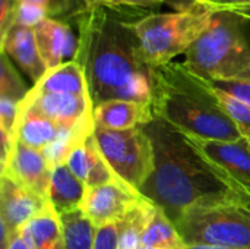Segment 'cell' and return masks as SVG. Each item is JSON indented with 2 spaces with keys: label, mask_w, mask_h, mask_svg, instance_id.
Wrapping results in <instances>:
<instances>
[{
  "label": "cell",
  "mask_w": 250,
  "mask_h": 249,
  "mask_svg": "<svg viewBox=\"0 0 250 249\" xmlns=\"http://www.w3.org/2000/svg\"><path fill=\"white\" fill-rule=\"evenodd\" d=\"M152 12L138 7L97 6L81 13L78 51L92 106L110 100L152 104L154 73L142 53L135 19Z\"/></svg>",
  "instance_id": "obj_1"
},
{
  "label": "cell",
  "mask_w": 250,
  "mask_h": 249,
  "mask_svg": "<svg viewBox=\"0 0 250 249\" xmlns=\"http://www.w3.org/2000/svg\"><path fill=\"white\" fill-rule=\"evenodd\" d=\"M154 148V169L139 192L174 223L198 205L248 204L249 197L199 147L198 139L161 117L144 126Z\"/></svg>",
  "instance_id": "obj_2"
},
{
  "label": "cell",
  "mask_w": 250,
  "mask_h": 249,
  "mask_svg": "<svg viewBox=\"0 0 250 249\" xmlns=\"http://www.w3.org/2000/svg\"><path fill=\"white\" fill-rule=\"evenodd\" d=\"M152 112L179 131L202 141H239V126L223 107L211 81L183 62L155 69Z\"/></svg>",
  "instance_id": "obj_3"
},
{
  "label": "cell",
  "mask_w": 250,
  "mask_h": 249,
  "mask_svg": "<svg viewBox=\"0 0 250 249\" xmlns=\"http://www.w3.org/2000/svg\"><path fill=\"white\" fill-rule=\"evenodd\" d=\"M246 23L234 12H212L208 28L188 48L183 63L211 82H250Z\"/></svg>",
  "instance_id": "obj_4"
},
{
  "label": "cell",
  "mask_w": 250,
  "mask_h": 249,
  "mask_svg": "<svg viewBox=\"0 0 250 249\" xmlns=\"http://www.w3.org/2000/svg\"><path fill=\"white\" fill-rule=\"evenodd\" d=\"M212 10L193 1L170 13L146 12L133 22L146 63L157 69L185 54L208 28Z\"/></svg>",
  "instance_id": "obj_5"
},
{
  "label": "cell",
  "mask_w": 250,
  "mask_h": 249,
  "mask_svg": "<svg viewBox=\"0 0 250 249\" xmlns=\"http://www.w3.org/2000/svg\"><path fill=\"white\" fill-rule=\"evenodd\" d=\"M174 226L186 245L250 249V210L246 204L192 207L174 222Z\"/></svg>",
  "instance_id": "obj_6"
},
{
  "label": "cell",
  "mask_w": 250,
  "mask_h": 249,
  "mask_svg": "<svg viewBox=\"0 0 250 249\" xmlns=\"http://www.w3.org/2000/svg\"><path fill=\"white\" fill-rule=\"evenodd\" d=\"M94 136L116 176L139 191L154 169V148L144 126L126 131L95 128Z\"/></svg>",
  "instance_id": "obj_7"
},
{
  "label": "cell",
  "mask_w": 250,
  "mask_h": 249,
  "mask_svg": "<svg viewBox=\"0 0 250 249\" xmlns=\"http://www.w3.org/2000/svg\"><path fill=\"white\" fill-rule=\"evenodd\" d=\"M145 201V197L120 178L114 182L88 188L81 204V211L95 226L123 220L130 211Z\"/></svg>",
  "instance_id": "obj_8"
},
{
  "label": "cell",
  "mask_w": 250,
  "mask_h": 249,
  "mask_svg": "<svg viewBox=\"0 0 250 249\" xmlns=\"http://www.w3.org/2000/svg\"><path fill=\"white\" fill-rule=\"evenodd\" d=\"M44 114L50 120L67 128L94 129V106L89 97L72 94H40L29 91L21 103Z\"/></svg>",
  "instance_id": "obj_9"
},
{
  "label": "cell",
  "mask_w": 250,
  "mask_h": 249,
  "mask_svg": "<svg viewBox=\"0 0 250 249\" xmlns=\"http://www.w3.org/2000/svg\"><path fill=\"white\" fill-rule=\"evenodd\" d=\"M48 204L47 200L10 176H0V226H3L10 236L21 233L34 217L48 207Z\"/></svg>",
  "instance_id": "obj_10"
},
{
  "label": "cell",
  "mask_w": 250,
  "mask_h": 249,
  "mask_svg": "<svg viewBox=\"0 0 250 249\" xmlns=\"http://www.w3.org/2000/svg\"><path fill=\"white\" fill-rule=\"evenodd\" d=\"M94 129L62 126L50 120L44 114L38 113L37 110L21 104L19 117L15 128V139L21 141L22 144L31 148L44 151L60 141L82 139L91 135Z\"/></svg>",
  "instance_id": "obj_11"
},
{
  "label": "cell",
  "mask_w": 250,
  "mask_h": 249,
  "mask_svg": "<svg viewBox=\"0 0 250 249\" xmlns=\"http://www.w3.org/2000/svg\"><path fill=\"white\" fill-rule=\"evenodd\" d=\"M53 166L44 151L31 148L15 139L10 157L1 175H7L21 185L48 201Z\"/></svg>",
  "instance_id": "obj_12"
},
{
  "label": "cell",
  "mask_w": 250,
  "mask_h": 249,
  "mask_svg": "<svg viewBox=\"0 0 250 249\" xmlns=\"http://www.w3.org/2000/svg\"><path fill=\"white\" fill-rule=\"evenodd\" d=\"M34 34L38 51L48 70L75 60L78 35L73 34L69 23L48 18L34 28Z\"/></svg>",
  "instance_id": "obj_13"
},
{
  "label": "cell",
  "mask_w": 250,
  "mask_h": 249,
  "mask_svg": "<svg viewBox=\"0 0 250 249\" xmlns=\"http://www.w3.org/2000/svg\"><path fill=\"white\" fill-rule=\"evenodd\" d=\"M202 151L217 163L250 200V144L239 141H202L198 139Z\"/></svg>",
  "instance_id": "obj_14"
},
{
  "label": "cell",
  "mask_w": 250,
  "mask_h": 249,
  "mask_svg": "<svg viewBox=\"0 0 250 249\" xmlns=\"http://www.w3.org/2000/svg\"><path fill=\"white\" fill-rule=\"evenodd\" d=\"M66 164L76 175V178L86 185V188L103 186L117 179L116 173L104 158L95 141L94 132L72 150Z\"/></svg>",
  "instance_id": "obj_15"
},
{
  "label": "cell",
  "mask_w": 250,
  "mask_h": 249,
  "mask_svg": "<svg viewBox=\"0 0 250 249\" xmlns=\"http://www.w3.org/2000/svg\"><path fill=\"white\" fill-rule=\"evenodd\" d=\"M0 50L1 53H6L22 72H25L32 81V85L40 82L48 70L38 51L32 28L13 25L7 35L0 40Z\"/></svg>",
  "instance_id": "obj_16"
},
{
  "label": "cell",
  "mask_w": 250,
  "mask_h": 249,
  "mask_svg": "<svg viewBox=\"0 0 250 249\" xmlns=\"http://www.w3.org/2000/svg\"><path fill=\"white\" fill-rule=\"evenodd\" d=\"M151 104L126 100H110L94 107L95 128L110 131H126L145 126L154 120Z\"/></svg>",
  "instance_id": "obj_17"
},
{
  "label": "cell",
  "mask_w": 250,
  "mask_h": 249,
  "mask_svg": "<svg viewBox=\"0 0 250 249\" xmlns=\"http://www.w3.org/2000/svg\"><path fill=\"white\" fill-rule=\"evenodd\" d=\"M86 189V185L76 178L67 164H59L51 172L48 203L59 216L79 210Z\"/></svg>",
  "instance_id": "obj_18"
},
{
  "label": "cell",
  "mask_w": 250,
  "mask_h": 249,
  "mask_svg": "<svg viewBox=\"0 0 250 249\" xmlns=\"http://www.w3.org/2000/svg\"><path fill=\"white\" fill-rule=\"evenodd\" d=\"M31 91L40 94H72L79 97H89L88 84L82 66L76 60L66 62L47 73L32 85Z\"/></svg>",
  "instance_id": "obj_19"
},
{
  "label": "cell",
  "mask_w": 250,
  "mask_h": 249,
  "mask_svg": "<svg viewBox=\"0 0 250 249\" xmlns=\"http://www.w3.org/2000/svg\"><path fill=\"white\" fill-rule=\"evenodd\" d=\"M21 235L31 249H64L62 220L51 204L34 217L21 230Z\"/></svg>",
  "instance_id": "obj_20"
},
{
  "label": "cell",
  "mask_w": 250,
  "mask_h": 249,
  "mask_svg": "<svg viewBox=\"0 0 250 249\" xmlns=\"http://www.w3.org/2000/svg\"><path fill=\"white\" fill-rule=\"evenodd\" d=\"M141 245L155 249H183L186 247L174 223L157 205L141 236Z\"/></svg>",
  "instance_id": "obj_21"
},
{
  "label": "cell",
  "mask_w": 250,
  "mask_h": 249,
  "mask_svg": "<svg viewBox=\"0 0 250 249\" xmlns=\"http://www.w3.org/2000/svg\"><path fill=\"white\" fill-rule=\"evenodd\" d=\"M64 249H95L97 227L81 210L60 214Z\"/></svg>",
  "instance_id": "obj_22"
},
{
  "label": "cell",
  "mask_w": 250,
  "mask_h": 249,
  "mask_svg": "<svg viewBox=\"0 0 250 249\" xmlns=\"http://www.w3.org/2000/svg\"><path fill=\"white\" fill-rule=\"evenodd\" d=\"M0 59V98H9L21 104L31 88L26 87L6 53H1Z\"/></svg>",
  "instance_id": "obj_23"
},
{
  "label": "cell",
  "mask_w": 250,
  "mask_h": 249,
  "mask_svg": "<svg viewBox=\"0 0 250 249\" xmlns=\"http://www.w3.org/2000/svg\"><path fill=\"white\" fill-rule=\"evenodd\" d=\"M29 1L42 6L50 18L66 23L69 19L75 22L76 18L88 9L83 0H29Z\"/></svg>",
  "instance_id": "obj_24"
},
{
  "label": "cell",
  "mask_w": 250,
  "mask_h": 249,
  "mask_svg": "<svg viewBox=\"0 0 250 249\" xmlns=\"http://www.w3.org/2000/svg\"><path fill=\"white\" fill-rule=\"evenodd\" d=\"M47 10L40 6L38 3L29 1V0H18L16 10H15V25L26 26V28H35L45 19H48Z\"/></svg>",
  "instance_id": "obj_25"
},
{
  "label": "cell",
  "mask_w": 250,
  "mask_h": 249,
  "mask_svg": "<svg viewBox=\"0 0 250 249\" xmlns=\"http://www.w3.org/2000/svg\"><path fill=\"white\" fill-rule=\"evenodd\" d=\"M122 235V220L97 227L95 249H119Z\"/></svg>",
  "instance_id": "obj_26"
},
{
  "label": "cell",
  "mask_w": 250,
  "mask_h": 249,
  "mask_svg": "<svg viewBox=\"0 0 250 249\" xmlns=\"http://www.w3.org/2000/svg\"><path fill=\"white\" fill-rule=\"evenodd\" d=\"M19 107L21 104L9 100L0 98V131L10 134L15 138V128L19 117Z\"/></svg>",
  "instance_id": "obj_27"
},
{
  "label": "cell",
  "mask_w": 250,
  "mask_h": 249,
  "mask_svg": "<svg viewBox=\"0 0 250 249\" xmlns=\"http://www.w3.org/2000/svg\"><path fill=\"white\" fill-rule=\"evenodd\" d=\"M86 7H97V6H108V7H138V9H148V10H158L161 6L157 0H83Z\"/></svg>",
  "instance_id": "obj_28"
},
{
  "label": "cell",
  "mask_w": 250,
  "mask_h": 249,
  "mask_svg": "<svg viewBox=\"0 0 250 249\" xmlns=\"http://www.w3.org/2000/svg\"><path fill=\"white\" fill-rule=\"evenodd\" d=\"M16 4L18 0H0V40H3L15 25Z\"/></svg>",
  "instance_id": "obj_29"
},
{
  "label": "cell",
  "mask_w": 250,
  "mask_h": 249,
  "mask_svg": "<svg viewBox=\"0 0 250 249\" xmlns=\"http://www.w3.org/2000/svg\"><path fill=\"white\" fill-rule=\"evenodd\" d=\"M196 1L205 7H208L212 12L217 10H230L236 7H243V6H250V0H192Z\"/></svg>",
  "instance_id": "obj_30"
},
{
  "label": "cell",
  "mask_w": 250,
  "mask_h": 249,
  "mask_svg": "<svg viewBox=\"0 0 250 249\" xmlns=\"http://www.w3.org/2000/svg\"><path fill=\"white\" fill-rule=\"evenodd\" d=\"M6 249H31V247L23 239V236L21 233H18V235L12 236V239H10V242H9V245H7Z\"/></svg>",
  "instance_id": "obj_31"
},
{
  "label": "cell",
  "mask_w": 250,
  "mask_h": 249,
  "mask_svg": "<svg viewBox=\"0 0 250 249\" xmlns=\"http://www.w3.org/2000/svg\"><path fill=\"white\" fill-rule=\"evenodd\" d=\"M157 1H160L161 4H171V6H174L176 10L185 9V7L192 4L189 0H157Z\"/></svg>",
  "instance_id": "obj_32"
},
{
  "label": "cell",
  "mask_w": 250,
  "mask_h": 249,
  "mask_svg": "<svg viewBox=\"0 0 250 249\" xmlns=\"http://www.w3.org/2000/svg\"><path fill=\"white\" fill-rule=\"evenodd\" d=\"M230 12H234L236 15L242 16L243 19H246L250 22V6H243V7H236V9H230Z\"/></svg>",
  "instance_id": "obj_33"
},
{
  "label": "cell",
  "mask_w": 250,
  "mask_h": 249,
  "mask_svg": "<svg viewBox=\"0 0 250 249\" xmlns=\"http://www.w3.org/2000/svg\"><path fill=\"white\" fill-rule=\"evenodd\" d=\"M183 249H233L226 247H214V245H186Z\"/></svg>",
  "instance_id": "obj_34"
},
{
  "label": "cell",
  "mask_w": 250,
  "mask_h": 249,
  "mask_svg": "<svg viewBox=\"0 0 250 249\" xmlns=\"http://www.w3.org/2000/svg\"><path fill=\"white\" fill-rule=\"evenodd\" d=\"M138 249H155V248H148V247H142V245H141Z\"/></svg>",
  "instance_id": "obj_35"
},
{
  "label": "cell",
  "mask_w": 250,
  "mask_h": 249,
  "mask_svg": "<svg viewBox=\"0 0 250 249\" xmlns=\"http://www.w3.org/2000/svg\"><path fill=\"white\" fill-rule=\"evenodd\" d=\"M246 207H248V208H249V210H250V201H249V203H248V204H246Z\"/></svg>",
  "instance_id": "obj_36"
},
{
  "label": "cell",
  "mask_w": 250,
  "mask_h": 249,
  "mask_svg": "<svg viewBox=\"0 0 250 249\" xmlns=\"http://www.w3.org/2000/svg\"><path fill=\"white\" fill-rule=\"evenodd\" d=\"M189 1H190V3H193V1H192V0H189Z\"/></svg>",
  "instance_id": "obj_37"
}]
</instances>
